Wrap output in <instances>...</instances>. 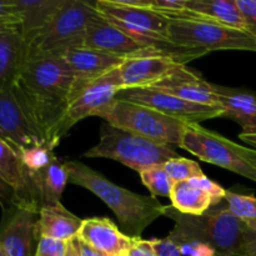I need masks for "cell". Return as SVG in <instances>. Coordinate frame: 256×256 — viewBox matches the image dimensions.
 Instances as JSON below:
<instances>
[{"instance_id": "obj_1", "label": "cell", "mask_w": 256, "mask_h": 256, "mask_svg": "<svg viewBox=\"0 0 256 256\" xmlns=\"http://www.w3.org/2000/svg\"><path fill=\"white\" fill-rule=\"evenodd\" d=\"M74 76L62 55L28 52L12 86L32 126L49 148L58 146L60 120L70 104Z\"/></svg>"}, {"instance_id": "obj_2", "label": "cell", "mask_w": 256, "mask_h": 256, "mask_svg": "<svg viewBox=\"0 0 256 256\" xmlns=\"http://www.w3.org/2000/svg\"><path fill=\"white\" fill-rule=\"evenodd\" d=\"M70 184L88 189L115 214L122 230L130 238H140L149 225L164 215L165 205L156 198L124 189L79 160L64 162Z\"/></svg>"}, {"instance_id": "obj_3", "label": "cell", "mask_w": 256, "mask_h": 256, "mask_svg": "<svg viewBox=\"0 0 256 256\" xmlns=\"http://www.w3.org/2000/svg\"><path fill=\"white\" fill-rule=\"evenodd\" d=\"M164 216L174 220L168 236L178 245L199 242L209 245L216 256H242L249 229L230 212L225 200L202 215L182 214L170 205L165 206Z\"/></svg>"}, {"instance_id": "obj_4", "label": "cell", "mask_w": 256, "mask_h": 256, "mask_svg": "<svg viewBox=\"0 0 256 256\" xmlns=\"http://www.w3.org/2000/svg\"><path fill=\"white\" fill-rule=\"evenodd\" d=\"M82 156L115 160L140 172L146 168L176 159L180 155L170 145L152 142L104 122L100 125L99 142Z\"/></svg>"}, {"instance_id": "obj_5", "label": "cell", "mask_w": 256, "mask_h": 256, "mask_svg": "<svg viewBox=\"0 0 256 256\" xmlns=\"http://www.w3.org/2000/svg\"><path fill=\"white\" fill-rule=\"evenodd\" d=\"M179 148L256 182V149L236 144L200 124H185Z\"/></svg>"}, {"instance_id": "obj_6", "label": "cell", "mask_w": 256, "mask_h": 256, "mask_svg": "<svg viewBox=\"0 0 256 256\" xmlns=\"http://www.w3.org/2000/svg\"><path fill=\"white\" fill-rule=\"evenodd\" d=\"M96 116L112 126L170 146H179L185 128V122L166 116L152 108L116 99L102 108Z\"/></svg>"}, {"instance_id": "obj_7", "label": "cell", "mask_w": 256, "mask_h": 256, "mask_svg": "<svg viewBox=\"0 0 256 256\" xmlns=\"http://www.w3.org/2000/svg\"><path fill=\"white\" fill-rule=\"evenodd\" d=\"M95 12V2L64 0L49 24L28 44V52L64 55L84 46L88 24Z\"/></svg>"}, {"instance_id": "obj_8", "label": "cell", "mask_w": 256, "mask_h": 256, "mask_svg": "<svg viewBox=\"0 0 256 256\" xmlns=\"http://www.w3.org/2000/svg\"><path fill=\"white\" fill-rule=\"evenodd\" d=\"M169 38L176 45L205 52L244 50L256 52V36L249 32L210 22L170 20Z\"/></svg>"}, {"instance_id": "obj_9", "label": "cell", "mask_w": 256, "mask_h": 256, "mask_svg": "<svg viewBox=\"0 0 256 256\" xmlns=\"http://www.w3.org/2000/svg\"><path fill=\"white\" fill-rule=\"evenodd\" d=\"M115 99L152 108L185 124H200L205 120L222 118L224 114L222 106L195 104L152 86L120 90Z\"/></svg>"}, {"instance_id": "obj_10", "label": "cell", "mask_w": 256, "mask_h": 256, "mask_svg": "<svg viewBox=\"0 0 256 256\" xmlns=\"http://www.w3.org/2000/svg\"><path fill=\"white\" fill-rule=\"evenodd\" d=\"M39 208L15 202L2 210L0 245L6 256H34L38 245L36 222Z\"/></svg>"}, {"instance_id": "obj_11", "label": "cell", "mask_w": 256, "mask_h": 256, "mask_svg": "<svg viewBox=\"0 0 256 256\" xmlns=\"http://www.w3.org/2000/svg\"><path fill=\"white\" fill-rule=\"evenodd\" d=\"M179 62L164 55H144L125 59L116 69L104 75V79L119 90L149 88L180 66Z\"/></svg>"}, {"instance_id": "obj_12", "label": "cell", "mask_w": 256, "mask_h": 256, "mask_svg": "<svg viewBox=\"0 0 256 256\" xmlns=\"http://www.w3.org/2000/svg\"><path fill=\"white\" fill-rule=\"evenodd\" d=\"M84 46L125 59L144 55H164L158 50L145 48L135 42L98 10L88 24Z\"/></svg>"}, {"instance_id": "obj_13", "label": "cell", "mask_w": 256, "mask_h": 256, "mask_svg": "<svg viewBox=\"0 0 256 256\" xmlns=\"http://www.w3.org/2000/svg\"><path fill=\"white\" fill-rule=\"evenodd\" d=\"M0 139L19 154L36 145H46L20 106L12 88L0 89Z\"/></svg>"}, {"instance_id": "obj_14", "label": "cell", "mask_w": 256, "mask_h": 256, "mask_svg": "<svg viewBox=\"0 0 256 256\" xmlns=\"http://www.w3.org/2000/svg\"><path fill=\"white\" fill-rule=\"evenodd\" d=\"M62 56L72 69L74 76L70 102L90 84L116 69L125 60V58L115 56L85 46L69 50Z\"/></svg>"}, {"instance_id": "obj_15", "label": "cell", "mask_w": 256, "mask_h": 256, "mask_svg": "<svg viewBox=\"0 0 256 256\" xmlns=\"http://www.w3.org/2000/svg\"><path fill=\"white\" fill-rule=\"evenodd\" d=\"M120 90L115 85L108 82L104 78H100L82 90L74 100H72L64 116L60 120L55 135L58 145L62 136H65L76 122L88 116H96L102 108L114 102Z\"/></svg>"}, {"instance_id": "obj_16", "label": "cell", "mask_w": 256, "mask_h": 256, "mask_svg": "<svg viewBox=\"0 0 256 256\" xmlns=\"http://www.w3.org/2000/svg\"><path fill=\"white\" fill-rule=\"evenodd\" d=\"M95 8L108 19L169 38L170 20L142 4V0H96Z\"/></svg>"}, {"instance_id": "obj_17", "label": "cell", "mask_w": 256, "mask_h": 256, "mask_svg": "<svg viewBox=\"0 0 256 256\" xmlns=\"http://www.w3.org/2000/svg\"><path fill=\"white\" fill-rule=\"evenodd\" d=\"M152 88L172 94L186 102L209 106H222L216 92L209 82L196 72L188 69L186 65H180L176 70L165 76Z\"/></svg>"}, {"instance_id": "obj_18", "label": "cell", "mask_w": 256, "mask_h": 256, "mask_svg": "<svg viewBox=\"0 0 256 256\" xmlns=\"http://www.w3.org/2000/svg\"><path fill=\"white\" fill-rule=\"evenodd\" d=\"M76 239L105 255L124 256L134 238L120 232L110 219L90 218L82 220Z\"/></svg>"}, {"instance_id": "obj_19", "label": "cell", "mask_w": 256, "mask_h": 256, "mask_svg": "<svg viewBox=\"0 0 256 256\" xmlns=\"http://www.w3.org/2000/svg\"><path fill=\"white\" fill-rule=\"evenodd\" d=\"M28 55V42L18 26H0V89L12 88Z\"/></svg>"}, {"instance_id": "obj_20", "label": "cell", "mask_w": 256, "mask_h": 256, "mask_svg": "<svg viewBox=\"0 0 256 256\" xmlns=\"http://www.w3.org/2000/svg\"><path fill=\"white\" fill-rule=\"evenodd\" d=\"M28 176L30 199L39 209L45 205L59 202L65 185L69 182L66 168L58 158H55L45 169L34 174H28Z\"/></svg>"}, {"instance_id": "obj_21", "label": "cell", "mask_w": 256, "mask_h": 256, "mask_svg": "<svg viewBox=\"0 0 256 256\" xmlns=\"http://www.w3.org/2000/svg\"><path fill=\"white\" fill-rule=\"evenodd\" d=\"M82 224V219L72 214L59 202L40 208L36 234L38 238H49L70 242L76 238Z\"/></svg>"}, {"instance_id": "obj_22", "label": "cell", "mask_w": 256, "mask_h": 256, "mask_svg": "<svg viewBox=\"0 0 256 256\" xmlns=\"http://www.w3.org/2000/svg\"><path fill=\"white\" fill-rule=\"evenodd\" d=\"M212 89L224 109L222 118L234 120L242 132L256 129V92L216 84H212Z\"/></svg>"}, {"instance_id": "obj_23", "label": "cell", "mask_w": 256, "mask_h": 256, "mask_svg": "<svg viewBox=\"0 0 256 256\" xmlns=\"http://www.w3.org/2000/svg\"><path fill=\"white\" fill-rule=\"evenodd\" d=\"M22 14V29L25 42L29 44L50 22L64 0H15Z\"/></svg>"}, {"instance_id": "obj_24", "label": "cell", "mask_w": 256, "mask_h": 256, "mask_svg": "<svg viewBox=\"0 0 256 256\" xmlns=\"http://www.w3.org/2000/svg\"><path fill=\"white\" fill-rule=\"evenodd\" d=\"M0 179L14 190L16 202L35 205L30 199L29 176L20 154L2 139H0Z\"/></svg>"}, {"instance_id": "obj_25", "label": "cell", "mask_w": 256, "mask_h": 256, "mask_svg": "<svg viewBox=\"0 0 256 256\" xmlns=\"http://www.w3.org/2000/svg\"><path fill=\"white\" fill-rule=\"evenodd\" d=\"M185 8L212 22L248 32V25L236 0H185Z\"/></svg>"}, {"instance_id": "obj_26", "label": "cell", "mask_w": 256, "mask_h": 256, "mask_svg": "<svg viewBox=\"0 0 256 256\" xmlns=\"http://www.w3.org/2000/svg\"><path fill=\"white\" fill-rule=\"evenodd\" d=\"M172 206L186 215H202L214 206L212 196L192 184L190 180L176 182L170 192Z\"/></svg>"}, {"instance_id": "obj_27", "label": "cell", "mask_w": 256, "mask_h": 256, "mask_svg": "<svg viewBox=\"0 0 256 256\" xmlns=\"http://www.w3.org/2000/svg\"><path fill=\"white\" fill-rule=\"evenodd\" d=\"M230 212L244 222L248 229L256 230V198L252 195H242L228 192L224 198Z\"/></svg>"}, {"instance_id": "obj_28", "label": "cell", "mask_w": 256, "mask_h": 256, "mask_svg": "<svg viewBox=\"0 0 256 256\" xmlns=\"http://www.w3.org/2000/svg\"><path fill=\"white\" fill-rule=\"evenodd\" d=\"M139 175L142 184L152 192V196L170 198V192H172L174 182L168 175V172H165L162 165L146 168V169L142 170Z\"/></svg>"}, {"instance_id": "obj_29", "label": "cell", "mask_w": 256, "mask_h": 256, "mask_svg": "<svg viewBox=\"0 0 256 256\" xmlns=\"http://www.w3.org/2000/svg\"><path fill=\"white\" fill-rule=\"evenodd\" d=\"M55 158L54 149L48 145H36L20 152V159L28 174H34L45 169Z\"/></svg>"}, {"instance_id": "obj_30", "label": "cell", "mask_w": 256, "mask_h": 256, "mask_svg": "<svg viewBox=\"0 0 256 256\" xmlns=\"http://www.w3.org/2000/svg\"><path fill=\"white\" fill-rule=\"evenodd\" d=\"M162 166L164 168V170L168 172V175L172 178L174 182H186V180L205 175L196 162L182 156L168 160L164 164H162Z\"/></svg>"}, {"instance_id": "obj_31", "label": "cell", "mask_w": 256, "mask_h": 256, "mask_svg": "<svg viewBox=\"0 0 256 256\" xmlns=\"http://www.w3.org/2000/svg\"><path fill=\"white\" fill-rule=\"evenodd\" d=\"M69 242L60 240L39 238L34 256H66Z\"/></svg>"}, {"instance_id": "obj_32", "label": "cell", "mask_w": 256, "mask_h": 256, "mask_svg": "<svg viewBox=\"0 0 256 256\" xmlns=\"http://www.w3.org/2000/svg\"><path fill=\"white\" fill-rule=\"evenodd\" d=\"M0 25L22 26V14L15 0H0Z\"/></svg>"}, {"instance_id": "obj_33", "label": "cell", "mask_w": 256, "mask_h": 256, "mask_svg": "<svg viewBox=\"0 0 256 256\" xmlns=\"http://www.w3.org/2000/svg\"><path fill=\"white\" fill-rule=\"evenodd\" d=\"M190 182L194 185H196L198 188H200L202 190H204L205 192H208L212 196L214 205H218L219 202H222L224 200L225 195H226V190L222 186H220L219 184H216L215 182H212V179H209L206 175L190 179Z\"/></svg>"}, {"instance_id": "obj_34", "label": "cell", "mask_w": 256, "mask_h": 256, "mask_svg": "<svg viewBox=\"0 0 256 256\" xmlns=\"http://www.w3.org/2000/svg\"><path fill=\"white\" fill-rule=\"evenodd\" d=\"M239 10L248 25V32L256 36V0H236Z\"/></svg>"}, {"instance_id": "obj_35", "label": "cell", "mask_w": 256, "mask_h": 256, "mask_svg": "<svg viewBox=\"0 0 256 256\" xmlns=\"http://www.w3.org/2000/svg\"><path fill=\"white\" fill-rule=\"evenodd\" d=\"M152 242L156 256H182L179 245L172 242L169 236L164 239H152Z\"/></svg>"}, {"instance_id": "obj_36", "label": "cell", "mask_w": 256, "mask_h": 256, "mask_svg": "<svg viewBox=\"0 0 256 256\" xmlns=\"http://www.w3.org/2000/svg\"><path fill=\"white\" fill-rule=\"evenodd\" d=\"M124 256H156L152 240H142V238H134L132 245Z\"/></svg>"}, {"instance_id": "obj_37", "label": "cell", "mask_w": 256, "mask_h": 256, "mask_svg": "<svg viewBox=\"0 0 256 256\" xmlns=\"http://www.w3.org/2000/svg\"><path fill=\"white\" fill-rule=\"evenodd\" d=\"M179 249L182 256H216L209 245L199 242H184L179 245Z\"/></svg>"}, {"instance_id": "obj_38", "label": "cell", "mask_w": 256, "mask_h": 256, "mask_svg": "<svg viewBox=\"0 0 256 256\" xmlns=\"http://www.w3.org/2000/svg\"><path fill=\"white\" fill-rule=\"evenodd\" d=\"M16 202V194L14 190L0 179V206L2 209H6L10 205Z\"/></svg>"}, {"instance_id": "obj_39", "label": "cell", "mask_w": 256, "mask_h": 256, "mask_svg": "<svg viewBox=\"0 0 256 256\" xmlns=\"http://www.w3.org/2000/svg\"><path fill=\"white\" fill-rule=\"evenodd\" d=\"M242 256H256V230H248L242 245Z\"/></svg>"}, {"instance_id": "obj_40", "label": "cell", "mask_w": 256, "mask_h": 256, "mask_svg": "<svg viewBox=\"0 0 256 256\" xmlns=\"http://www.w3.org/2000/svg\"><path fill=\"white\" fill-rule=\"evenodd\" d=\"M72 242H74L75 248H76L78 252H79L80 256H109V255H105V254H102V252H98V250L92 249V248H90L89 245L84 244V242H80V240L76 239V238L72 240Z\"/></svg>"}, {"instance_id": "obj_41", "label": "cell", "mask_w": 256, "mask_h": 256, "mask_svg": "<svg viewBox=\"0 0 256 256\" xmlns=\"http://www.w3.org/2000/svg\"><path fill=\"white\" fill-rule=\"evenodd\" d=\"M239 139L245 142L246 144L256 146V129L248 130V132H242L239 134Z\"/></svg>"}, {"instance_id": "obj_42", "label": "cell", "mask_w": 256, "mask_h": 256, "mask_svg": "<svg viewBox=\"0 0 256 256\" xmlns=\"http://www.w3.org/2000/svg\"><path fill=\"white\" fill-rule=\"evenodd\" d=\"M66 256H80L79 252H78L76 248H75L74 242H69V246H68V252H66Z\"/></svg>"}, {"instance_id": "obj_43", "label": "cell", "mask_w": 256, "mask_h": 256, "mask_svg": "<svg viewBox=\"0 0 256 256\" xmlns=\"http://www.w3.org/2000/svg\"><path fill=\"white\" fill-rule=\"evenodd\" d=\"M0 256H6V254H5V252H4V249H2V245H0Z\"/></svg>"}, {"instance_id": "obj_44", "label": "cell", "mask_w": 256, "mask_h": 256, "mask_svg": "<svg viewBox=\"0 0 256 256\" xmlns=\"http://www.w3.org/2000/svg\"><path fill=\"white\" fill-rule=\"evenodd\" d=\"M0 26H2V25H0Z\"/></svg>"}]
</instances>
